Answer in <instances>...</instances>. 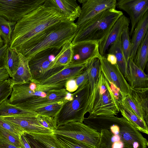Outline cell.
Here are the masks:
<instances>
[{"mask_svg":"<svg viewBox=\"0 0 148 148\" xmlns=\"http://www.w3.org/2000/svg\"><path fill=\"white\" fill-rule=\"evenodd\" d=\"M148 59V32L139 46L133 60L135 64L144 71Z\"/></svg>","mask_w":148,"mask_h":148,"instance_id":"cell-27","label":"cell"},{"mask_svg":"<svg viewBox=\"0 0 148 148\" xmlns=\"http://www.w3.org/2000/svg\"><path fill=\"white\" fill-rule=\"evenodd\" d=\"M10 75L5 68H0V82L7 79L10 78Z\"/></svg>","mask_w":148,"mask_h":148,"instance_id":"cell-47","label":"cell"},{"mask_svg":"<svg viewBox=\"0 0 148 148\" xmlns=\"http://www.w3.org/2000/svg\"><path fill=\"white\" fill-rule=\"evenodd\" d=\"M19 57L18 53L14 50L8 47L5 56L4 66L7 70L11 78L15 75L18 66Z\"/></svg>","mask_w":148,"mask_h":148,"instance_id":"cell-29","label":"cell"},{"mask_svg":"<svg viewBox=\"0 0 148 148\" xmlns=\"http://www.w3.org/2000/svg\"><path fill=\"white\" fill-rule=\"evenodd\" d=\"M37 115L38 113L30 111L29 113L23 114L1 117L23 129L25 133H53L52 131L44 127L40 124L37 119Z\"/></svg>","mask_w":148,"mask_h":148,"instance_id":"cell-14","label":"cell"},{"mask_svg":"<svg viewBox=\"0 0 148 148\" xmlns=\"http://www.w3.org/2000/svg\"><path fill=\"white\" fill-rule=\"evenodd\" d=\"M37 119L40 124L44 127L52 132L57 127L55 118L38 114Z\"/></svg>","mask_w":148,"mask_h":148,"instance_id":"cell-39","label":"cell"},{"mask_svg":"<svg viewBox=\"0 0 148 148\" xmlns=\"http://www.w3.org/2000/svg\"><path fill=\"white\" fill-rule=\"evenodd\" d=\"M70 98L55 103L33 109L32 111L38 114L55 117L63 105Z\"/></svg>","mask_w":148,"mask_h":148,"instance_id":"cell-34","label":"cell"},{"mask_svg":"<svg viewBox=\"0 0 148 148\" xmlns=\"http://www.w3.org/2000/svg\"><path fill=\"white\" fill-rule=\"evenodd\" d=\"M107 51L108 53L112 54L115 56L117 60V64L125 79L127 62L122 48L121 39L111 45Z\"/></svg>","mask_w":148,"mask_h":148,"instance_id":"cell-28","label":"cell"},{"mask_svg":"<svg viewBox=\"0 0 148 148\" xmlns=\"http://www.w3.org/2000/svg\"><path fill=\"white\" fill-rule=\"evenodd\" d=\"M25 135L31 148H47L29 134L25 133Z\"/></svg>","mask_w":148,"mask_h":148,"instance_id":"cell-43","label":"cell"},{"mask_svg":"<svg viewBox=\"0 0 148 148\" xmlns=\"http://www.w3.org/2000/svg\"><path fill=\"white\" fill-rule=\"evenodd\" d=\"M130 95L141 111L144 119L148 125V88L137 89L130 88Z\"/></svg>","mask_w":148,"mask_h":148,"instance_id":"cell-24","label":"cell"},{"mask_svg":"<svg viewBox=\"0 0 148 148\" xmlns=\"http://www.w3.org/2000/svg\"><path fill=\"white\" fill-rule=\"evenodd\" d=\"M69 94V92L65 88L52 90L48 91L45 97H32L15 105L24 109L31 111L35 108L67 99H68L67 96Z\"/></svg>","mask_w":148,"mask_h":148,"instance_id":"cell-11","label":"cell"},{"mask_svg":"<svg viewBox=\"0 0 148 148\" xmlns=\"http://www.w3.org/2000/svg\"><path fill=\"white\" fill-rule=\"evenodd\" d=\"M20 139L22 148H31L25 134L21 136Z\"/></svg>","mask_w":148,"mask_h":148,"instance_id":"cell-48","label":"cell"},{"mask_svg":"<svg viewBox=\"0 0 148 148\" xmlns=\"http://www.w3.org/2000/svg\"><path fill=\"white\" fill-rule=\"evenodd\" d=\"M11 78L0 82V104L7 100L12 91Z\"/></svg>","mask_w":148,"mask_h":148,"instance_id":"cell-38","label":"cell"},{"mask_svg":"<svg viewBox=\"0 0 148 148\" xmlns=\"http://www.w3.org/2000/svg\"><path fill=\"white\" fill-rule=\"evenodd\" d=\"M56 135L61 145L63 148H96L70 138Z\"/></svg>","mask_w":148,"mask_h":148,"instance_id":"cell-36","label":"cell"},{"mask_svg":"<svg viewBox=\"0 0 148 148\" xmlns=\"http://www.w3.org/2000/svg\"><path fill=\"white\" fill-rule=\"evenodd\" d=\"M43 5L58 10L72 22L78 18L81 12V8L75 0H45Z\"/></svg>","mask_w":148,"mask_h":148,"instance_id":"cell-18","label":"cell"},{"mask_svg":"<svg viewBox=\"0 0 148 148\" xmlns=\"http://www.w3.org/2000/svg\"><path fill=\"white\" fill-rule=\"evenodd\" d=\"M16 23L9 21L0 16V35L4 44L9 45Z\"/></svg>","mask_w":148,"mask_h":148,"instance_id":"cell-32","label":"cell"},{"mask_svg":"<svg viewBox=\"0 0 148 148\" xmlns=\"http://www.w3.org/2000/svg\"><path fill=\"white\" fill-rule=\"evenodd\" d=\"M77 29L75 23L67 20L56 23L29 40L18 53L29 60L42 50L50 48H61L67 42H71Z\"/></svg>","mask_w":148,"mask_h":148,"instance_id":"cell-2","label":"cell"},{"mask_svg":"<svg viewBox=\"0 0 148 148\" xmlns=\"http://www.w3.org/2000/svg\"><path fill=\"white\" fill-rule=\"evenodd\" d=\"M119 126L118 135L125 145L130 148H147V140L123 116Z\"/></svg>","mask_w":148,"mask_h":148,"instance_id":"cell-12","label":"cell"},{"mask_svg":"<svg viewBox=\"0 0 148 148\" xmlns=\"http://www.w3.org/2000/svg\"><path fill=\"white\" fill-rule=\"evenodd\" d=\"M47 90L45 85L32 81L14 84L12 86L10 97L7 101L11 104L16 105L32 97H45L48 92H46Z\"/></svg>","mask_w":148,"mask_h":148,"instance_id":"cell-9","label":"cell"},{"mask_svg":"<svg viewBox=\"0 0 148 148\" xmlns=\"http://www.w3.org/2000/svg\"><path fill=\"white\" fill-rule=\"evenodd\" d=\"M116 0H85L76 25L78 26L108 9H116Z\"/></svg>","mask_w":148,"mask_h":148,"instance_id":"cell-15","label":"cell"},{"mask_svg":"<svg viewBox=\"0 0 148 148\" xmlns=\"http://www.w3.org/2000/svg\"><path fill=\"white\" fill-rule=\"evenodd\" d=\"M56 135L68 137L98 148L100 133L83 123L72 122L58 127L53 131Z\"/></svg>","mask_w":148,"mask_h":148,"instance_id":"cell-6","label":"cell"},{"mask_svg":"<svg viewBox=\"0 0 148 148\" xmlns=\"http://www.w3.org/2000/svg\"><path fill=\"white\" fill-rule=\"evenodd\" d=\"M9 45L4 44L0 48V68L4 66V61L5 55Z\"/></svg>","mask_w":148,"mask_h":148,"instance_id":"cell-45","label":"cell"},{"mask_svg":"<svg viewBox=\"0 0 148 148\" xmlns=\"http://www.w3.org/2000/svg\"><path fill=\"white\" fill-rule=\"evenodd\" d=\"M125 79L132 88H148V75L135 64L131 58L127 61Z\"/></svg>","mask_w":148,"mask_h":148,"instance_id":"cell-20","label":"cell"},{"mask_svg":"<svg viewBox=\"0 0 148 148\" xmlns=\"http://www.w3.org/2000/svg\"><path fill=\"white\" fill-rule=\"evenodd\" d=\"M106 58L107 60L112 64H117L116 59L114 55L111 53H107Z\"/></svg>","mask_w":148,"mask_h":148,"instance_id":"cell-49","label":"cell"},{"mask_svg":"<svg viewBox=\"0 0 148 148\" xmlns=\"http://www.w3.org/2000/svg\"><path fill=\"white\" fill-rule=\"evenodd\" d=\"M130 23L129 19L123 14L118 18L108 35L98 43L100 55L104 56L110 46L121 39L123 31L129 27Z\"/></svg>","mask_w":148,"mask_h":148,"instance_id":"cell-19","label":"cell"},{"mask_svg":"<svg viewBox=\"0 0 148 148\" xmlns=\"http://www.w3.org/2000/svg\"><path fill=\"white\" fill-rule=\"evenodd\" d=\"M30 111L10 103L7 100L0 104L1 116L23 114H27Z\"/></svg>","mask_w":148,"mask_h":148,"instance_id":"cell-33","label":"cell"},{"mask_svg":"<svg viewBox=\"0 0 148 148\" xmlns=\"http://www.w3.org/2000/svg\"><path fill=\"white\" fill-rule=\"evenodd\" d=\"M123 98L135 114L140 120L146 123L141 111L136 105L131 95H129L123 96Z\"/></svg>","mask_w":148,"mask_h":148,"instance_id":"cell-41","label":"cell"},{"mask_svg":"<svg viewBox=\"0 0 148 148\" xmlns=\"http://www.w3.org/2000/svg\"><path fill=\"white\" fill-rule=\"evenodd\" d=\"M45 0H0V16L16 23L44 4Z\"/></svg>","mask_w":148,"mask_h":148,"instance_id":"cell-7","label":"cell"},{"mask_svg":"<svg viewBox=\"0 0 148 148\" xmlns=\"http://www.w3.org/2000/svg\"><path fill=\"white\" fill-rule=\"evenodd\" d=\"M65 88L69 92H74L77 90L78 87L75 79L66 80L65 85Z\"/></svg>","mask_w":148,"mask_h":148,"instance_id":"cell-44","label":"cell"},{"mask_svg":"<svg viewBox=\"0 0 148 148\" xmlns=\"http://www.w3.org/2000/svg\"><path fill=\"white\" fill-rule=\"evenodd\" d=\"M19 63L13 77L11 78L12 85L22 84L32 81V76L29 65V60L23 55L18 53Z\"/></svg>","mask_w":148,"mask_h":148,"instance_id":"cell-23","label":"cell"},{"mask_svg":"<svg viewBox=\"0 0 148 148\" xmlns=\"http://www.w3.org/2000/svg\"><path fill=\"white\" fill-rule=\"evenodd\" d=\"M90 93L88 82L71 95L55 117L57 127L72 122L83 123Z\"/></svg>","mask_w":148,"mask_h":148,"instance_id":"cell-5","label":"cell"},{"mask_svg":"<svg viewBox=\"0 0 148 148\" xmlns=\"http://www.w3.org/2000/svg\"><path fill=\"white\" fill-rule=\"evenodd\" d=\"M0 136L3 137L18 148H22L20 138L0 127Z\"/></svg>","mask_w":148,"mask_h":148,"instance_id":"cell-40","label":"cell"},{"mask_svg":"<svg viewBox=\"0 0 148 148\" xmlns=\"http://www.w3.org/2000/svg\"><path fill=\"white\" fill-rule=\"evenodd\" d=\"M116 7L126 12L130 16L131 36L137 24L148 11V0H119L116 1Z\"/></svg>","mask_w":148,"mask_h":148,"instance_id":"cell-13","label":"cell"},{"mask_svg":"<svg viewBox=\"0 0 148 148\" xmlns=\"http://www.w3.org/2000/svg\"><path fill=\"white\" fill-rule=\"evenodd\" d=\"M86 68L81 74L75 79L78 88L89 82L88 73Z\"/></svg>","mask_w":148,"mask_h":148,"instance_id":"cell-42","label":"cell"},{"mask_svg":"<svg viewBox=\"0 0 148 148\" xmlns=\"http://www.w3.org/2000/svg\"><path fill=\"white\" fill-rule=\"evenodd\" d=\"M91 61L77 64H70L37 83L51 84L75 79L83 72Z\"/></svg>","mask_w":148,"mask_h":148,"instance_id":"cell-16","label":"cell"},{"mask_svg":"<svg viewBox=\"0 0 148 148\" xmlns=\"http://www.w3.org/2000/svg\"><path fill=\"white\" fill-rule=\"evenodd\" d=\"M73 55V47L71 42H67L62 46L55 57L52 62L50 70L69 65L72 62Z\"/></svg>","mask_w":148,"mask_h":148,"instance_id":"cell-26","label":"cell"},{"mask_svg":"<svg viewBox=\"0 0 148 148\" xmlns=\"http://www.w3.org/2000/svg\"><path fill=\"white\" fill-rule=\"evenodd\" d=\"M86 68L88 73L90 92L97 85L101 70L100 63L99 58L94 59Z\"/></svg>","mask_w":148,"mask_h":148,"instance_id":"cell-31","label":"cell"},{"mask_svg":"<svg viewBox=\"0 0 148 148\" xmlns=\"http://www.w3.org/2000/svg\"><path fill=\"white\" fill-rule=\"evenodd\" d=\"M119 104L120 112L122 116L138 131L148 134V125L146 123L140 120L133 112L125 101L123 97Z\"/></svg>","mask_w":148,"mask_h":148,"instance_id":"cell-22","label":"cell"},{"mask_svg":"<svg viewBox=\"0 0 148 148\" xmlns=\"http://www.w3.org/2000/svg\"><path fill=\"white\" fill-rule=\"evenodd\" d=\"M98 148H130L121 140L119 135L108 130H101Z\"/></svg>","mask_w":148,"mask_h":148,"instance_id":"cell-25","label":"cell"},{"mask_svg":"<svg viewBox=\"0 0 148 148\" xmlns=\"http://www.w3.org/2000/svg\"><path fill=\"white\" fill-rule=\"evenodd\" d=\"M4 42L0 35V48L4 45Z\"/></svg>","mask_w":148,"mask_h":148,"instance_id":"cell-50","label":"cell"},{"mask_svg":"<svg viewBox=\"0 0 148 148\" xmlns=\"http://www.w3.org/2000/svg\"><path fill=\"white\" fill-rule=\"evenodd\" d=\"M0 148H18L3 137L0 136Z\"/></svg>","mask_w":148,"mask_h":148,"instance_id":"cell-46","label":"cell"},{"mask_svg":"<svg viewBox=\"0 0 148 148\" xmlns=\"http://www.w3.org/2000/svg\"><path fill=\"white\" fill-rule=\"evenodd\" d=\"M0 127L20 138L25 134L24 130L18 126L5 120L0 116Z\"/></svg>","mask_w":148,"mask_h":148,"instance_id":"cell-37","label":"cell"},{"mask_svg":"<svg viewBox=\"0 0 148 148\" xmlns=\"http://www.w3.org/2000/svg\"><path fill=\"white\" fill-rule=\"evenodd\" d=\"M98 58L100 62L101 71L109 82L114 84L123 96L130 95V85L117 64H111L105 56L99 54Z\"/></svg>","mask_w":148,"mask_h":148,"instance_id":"cell-10","label":"cell"},{"mask_svg":"<svg viewBox=\"0 0 148 148\" xmlns=\"http://www.w3.org/2000/svg\"><path fill=\"white\" fill-rule=\"evenodd\" d=\"M121 41L123 51L127 62L128 60L131 57L132 51V46L130 39L129 27H126L123 31L121 36Z\"/></svg>","mask_w":148,"mask_h":148,"instance_id":"cell-35","label":"cell"},{"mask_svg":"<svg viewBox=\"0 0 148 148\" xmlns=\"http://www.w3.org/2000/svg\"><path fill=\"white\" fill-rule=\"evenodd\" d=\"M66 20L58 10L42 5L16 22L9 47L18 53L23 45L35 36L48 27Z\"/></svg>","mask_w":148,"mask_h":148,"instance_id":"cell-1","label":"cell"},{"mask_svg":"<svg viewBox=\"0 0 148 148\" xmlns=\"http://www.w3.org/2000/svg\"><path fill=\"white\" fill-rule=\"evenodd\" d=\"M123 14L122 12L116 9H109L85 22L77 26L72 45L88 41L99 43L108 35L115 22Z\"/></svg>","mask_w":148,"mask_h":148,"instance_id":"cell-3","label":"cell"},{"mask_svg":"<svg viewBox=\"0 0 148 148\" xmlns=\"http://www.w3.org/2000/svg\"><path fill=\"white\" fill-rule=\"evenodd\" d=\"M35 139L47 148H63L56 134L42 133H28Z\"/></svg>","mask_w":148,"mask_h":148,"instance_id":"cell-30","label":"cell"},{"mask_svg":"<svg viewBox=\"0 0 148 148\" xmlns=\"http://www.w3.org/2000/svg\"><path fill=\"white\" fill-rule=\"evenodd\" d=\"M148 13L147 12L137 24L131 39L132 51L130 58L133 60L137 49L148 32Z\"/></svg>","mask_w":148,"mask_h":148,"instance_id":"cell-21","label":"cell"},{"mask_svg":"<svg viewBox=\"0 0 148 148\" xmlns=\"http://www.w3.org/2000/svg\"><path fill=\"white\" fill-rule=\"evenodd\" d=\"M62 48L45 49L38 52L29 59L31 81L38 83L51 75L52 71L50 70V69L52 62Z\"/></svg>","mask_w":148,"mask_h":148,"instance_id":"cell-8","label":"cell"},{"mask_svg":"<svg viewBox=\"0 0 148 148\" xmlns=\"http://www.w3.org/2000/svg\"><path fill=\"white\" fill-rule=\"evenodd\" d=\"M73 55L71 64L92 61L99 55V44L95 41H84L72 45Z\"/></svg>","mask_w":148,"mask_h":148,"instance_id":"cell-17","label":"cell"},{"mask_svg":"<svg viewBox=\"0 0 148 148\" xmlns=\"http://www.w3.org/2000/svg\"><path fill=\"white\" fill-rule=\"evenodd\" d=\"M119 112L118 101L101 70L97 85L90 93L86 113L96 115H116Z\"/></svg>","mask_w":148,"mask_h":148,"instance_id":"cell-4","label":"cell"}]
</instances>
